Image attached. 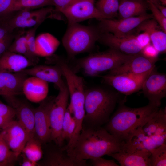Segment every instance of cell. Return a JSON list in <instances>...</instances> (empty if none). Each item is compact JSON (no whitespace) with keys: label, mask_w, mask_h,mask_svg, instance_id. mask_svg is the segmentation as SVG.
<instances>
[{"label":"cell","mask_w":166,"mask_h":166,"mask_svg":"<svg viewBox=\"0 0 166 166\" xmlns=\"http://www.w3.org/2000/svg\"><path fill=\"white\" fill-rule=\"evenodd\" d=\"M35 44L37 56L47 57L54 54L60 42L51 34L45 33L39 35L36 38Z\"/></svg>","instance_id":"obj_26"},{"label":"cell","mask_w":166,"mask_h":166,"mask_svg":"<svg viewBox=\"0 0 166 166\" xmlns=\"http://www.w3.org/2000/svg\"><path fill=\"white\" fill-rule=\"evenodd\" d=\"M0 134L10 149L18 157L29 140L24 128L18 121L13 120L0 129Z\"/></svg>","instance_id":"obj_15"},{"label":"cell","mask_w":166,"mask_h":166,"mask_svg":"<svg viewBox=\"0 0 166 166\" xmlns=\"http://www.w3.org/2000/svg\"><path fill=\"white\" fill-rule=\"evenodd\" d=\"M55 98L53 96L47 97L34 109L35 137L41 143L50 141L49 113Z\"/></svg>","instance_id":"obj_13"},{"label":"cell","mask_w":166,"mask_h":166,"mask_svg":"<svg viewBox=\"0 0 166 166\" xmlns=\"http://www.w3.org/2000/svg\"><path fill=\"white\" fill-rule=\"evenodd\" d=\"M118 99L117 94L102 88L96 87L85 90V114L83 125L101 126L107 123Z\"/></svg>","instance_id":"obj_3"},{"label":"cell","mask_w":166,"mask_h":166,"mask_svg":"<svg viewBox=\"0 0 166 166\" xmlns=\"http://www.w3.org/2000/svg\"><path fill=\"white\" fill-rule=\"evenodd\" d=\"M148 9L147 0H120L118 15L120 18L138 16L147 13Z\"/></svg>","instance_id":"obj_25"},{"label":"cell","mask_w":166,"mask_h":166,"mask_svg":"<svg viewBox=\"0 0 166 166\" xmlns=\"http://www.w3.org/2000/svg\"><path fill=\"white\" fill-rule=\"evenodd\" d=\"M121 143L105 128L83 125L75 143L65 150L76 161L82 162L118 152Z\"/></svg>","instance_id":"obj_1"},{"label":"cell","mask_w":166,"mask_h":166,"mask_svg":"<svg viewBox=\"0 0 166 166\" xmlns=\"http://www.w3.org/2000/svg\"><path fill=\"white\" fill-rule=\"evenodd\" d=\"M16 116L15 109L0 100V129L13 120Z\"/></svg>","instance_id":"obj_34"},{"label":"cell","mask_w":166,"mask_h":166,"mask_svg":"<svg viewBox=\"0 0 166 166\" xmlns=\"http://www.w3.org/2000/svg\"><path fill=\"white\" fill-rule=\"evenodd\" d=\"M41 144L35 137L30 139L26 142L21 153L31 160L37 163L43 156Z\"/></svg>","instance_id":"obj_28"},{"label":"cell","mask_w":166,"mask_h":166,"mask_svg":"<svg viewBox=\"0 0 166 166\" xmlns=\"http://www.w3.org/2000/svg\"><path fill=\"white\" fill-rule=\"evenodd\" d=\"M135 55L125 54L109 48L79 59L77 63L85 75L93 77L116 68L129 61Z\"/></svg>","instance_id":"obj_6"},{"label":"cell","mask_w":166,"mask_h":166,"mask_svg":"<svg viewBox=\"0 0 166 166\" xmlns=\"http://www.w3.org/2000/svg\"><path fill=\"white\" fill-rule=\"evenodd\" d=\"M148 2L149 9L152 12L153 18H154V19L157 22L162 30L166 33V17L162 14L154 4L149 1Z\"/></svg>","instance_id":"obj_35"},{"label":"cell","mask_w":166,"mask_h":166,"mask_svg":"<svg viewBox=\"0 0 166 166\" xmlns=\"http://www.w3.org/2000/svg\"><path fill=\"white\" fill-rule=\"evenodd\" d=\"M8 51L23 55L36 64L38 61V57L33 56L30 53L27 45L26 34L23 31H20L16 36Z\"/></svg>","instance_id":"obj_27"},{"label":"cell","mask_w":166,"mask_h":166,"mask_svg":"<svg viewBox=\"0 0 166 166\" xmlns=\"http://www.w3.org/2000/svg\"><path fill=\"white\" fill-rule=\"evenodd\" d=\"M154 68L141 74H109L102 77L106 83L120 93L129 95L141 89L145 80Z\"/></svg>","instance_id":"obj_12"},{"label":"cell","mask_w":166,"mask_h":166,"mask_svg":"<svg viewBox=\"0 0 166 166\" xmlns=\"http://www.w3.org/2000/svg\"><path fill=\"white\" fill-rule=\"evenodd\" d=\"M166 144V108H159L146 118L122 142L120 151L131 152L143 149L150 151Z\"/></svg>","instance_id":"obj_2"},{"label":"cell","mask_w":166,"mask_h":166,"mask_svg":"<svg viewBox=\"0 0 166 166\" xmlns=\"http://www.w3.org/2000/svg\"><path fill=\"white\" fill-rule=\"evenodd\" d=\"M158 60V58H148L141 53L137 54L128 61L109 71V74L112 75L142 74L155 67V64Z\"/></svg>","instance_id":"obj_17"},{"label":"cell","mask_w":166,"mask_h":166,"mask_svg":"<svg viewBox=\"0 0 166 166\" xmlns=\"http://www.w3.org/2000/svg\"><path fill=\"white\" fill-rule=\"evenodd\" d=\"M136 39L141 47L143 48L150 44L151 40L148 34L143 32L136 36Z\"/></svg>","instance_id":"obj_43"},{"label":"cell","mask_w":166,"mask_h":166,"mask_svg":"<svg viewBox=\"0 0 166 166\" xmlns=\"http://www.w3.org/2000/svg\"><path fill=\"white\" fill-rule=\"evenodd\" d=\"M22 160L21 165L22 166H36L38 165L37 162H34L29 159L22 153Z\"/></svg>","instance_id":"obj_44"},{"label":"cell","mask_w":166,"mask_h":166,"mask_svg":"<svg viewBox=\"0 0 166 166\" xmlns=\"http://www.w3.org/2000/svg\"><path fill=\"white\" fill-rule=\"evenodd\" d=\"M28 75L22 72L0 71V95L4 98L23 94L22 86Z\"/></svg>","instance_id":"obj_18"},{"label":"cell","mask_w":166,"mask_h":166,"mask_svg":"<svg viewBox=\"0 0 166 166\" xmlns=\"http://www.w3.org/2000/svg\"><path fill=\"white\" fill-rule=\"evenodd\" d=\"M48 83L35 77H27L23 83V94L32 102H40L47 97Z\"/></svg>","instance_id":"obj_20"},{"label":"cell","mask_w":166,"mask_h":166,"mask_svg":"<svg viewBox=\"0 0 166 166\" xmlns=\"http://www.w3.org/2000/svg\"><path fill=\"white\" fill-rule=\"evenodd\" d=\"M15 30L0 41V58L8 51L15 37L20 32H16Z\"/></svg>","instance_id":"obj_38"},{"label":"cell","mask_w":166,"mask_h":166,"mask_svg":"<svg viewBox=\"0 0 166 166\" xmlns=\"http://www.w3.org/2000/svg\"><path fill=\"white\" fill-rule=\"evenodd\" d=\"M76 126L75 119L67 107L62 125L61 137L63 141L66 140L68 143L70 141L75 129Z\"/></svg>","instance_id":"obj_31"},{"label":"cell","mask_w":166,"mask_h":166,"mask_svg":"<svg viewBox=\"0 0 166 166\" xmlns=\"http://www.w3.org/2000/svg\"><path fill=\"white\" fill-rule=\"evenodd\" d=\"M100 32L97 26L68 24L62 41L69 59L73 60L77 55L92 50Z\"/></svg>","instance_id":"obj_5"},{"label":"cell","mask_w":166,"mask_h":166,"mask_svg":"<svg viewBox=\"0 0 166 166\" xmlns=\"http://www.w3.org/2000/svg\"><path fill=\"white\" fill-rule=\"evenodd\" d=\"M154 18L145 20L136 28L137 32H146L149 35L152 45L159 53L165 52L166 33L160 30Z\"/></svg>","instance_id":"obj_21"},{"label":"cell","mask_w":166,"mask_h":166,"mask_svg":"<svg viewBox=\"0 0 166 166\" xmlns=\"http://www.w3.org/2000/svg\"><path fill=\"white\" fill-rule=\"evenodd\" d=\"M153 4L155 6L157 5L158 4H160L158 0H147Z\"/></svg>","instance_id":"obj_46"},{"label":"cell","mask_w":166,"mask_h":166,"mask_svg":"<svg viewBox=\"0 0 166 166\" xmlns=\"http://www.w3.org/2000/svg\"><path fill=\"white\" fill-rule=\"evenodd\" d=\"M42 164L48 166H86V160L78 162L68 153L62 147H57L47 153Z\"/></svg>","instance_id":"obj_24"},{"label":"cell","mask_w":166,"mask_h":166,"mask_svg":"<svg viewBox=\"0 0 166 166\" xmlns=\"http://www.w3.org/2000/svg\"><path fill=\"white\" fill-rule=\"evenodd\" d=\"M17 0H0V17L11 12L13 6Z\"/></svg>","instance_id":"obj_39"},{"label":"cell","mask_w":166,"mask_h":166,"mask_svg":"<svg viewBox=\"0 0 166 166\" xmlns=\"http://www.w3.org/2000/svg\"><path fill=\"white\" fill-rule=\"evenodd\" d=\"M91 160V164L94 166H118L113 160H107L99 157Z\"/></svg>","instance_id":"obj_41"},{"label":"cell","mask_w":166,"mask_h":166,"mask_svg":"<svg viewBox=\"0 0 166 166\" xmlns=\"http://www.w3.org/2000/svg\"><path fill=\"white\" fill-rule=\"evenodd\" d=\"M159 53L151 44L143 48L141 52V53L144 56L151 59L157 58Z\"/></svg>","instance_id":"obj_40"},{"label":"cell","mask_w":166,"mask_h":166,"mask_svg":"<svg viewBox=\"0 0 166 166\" xmlns=\"http://www.w3.org/2000/svg\"><path fill=\"white\" fill-rule=\"evenodd\" d=\"M150 152L151 166H166V144H163Z\"/></svg>","instance_id":"obj_33"},{"label":"cell","mask_w":166,"mask_h":166,"mask_svg":"<svg viewBox=\"0 0 166 166\" xmlns=\"http://www.w3.org/2000/svg\"><path fill=\"white\" fill-rule=\"evenodd\" d=\"M162 14L166 17V6H164L161 4H158L156 6Z\"/></svg>","instance_id":"obj_45"},{"label":"cell","mask_w":166,"mask_h":166,"mask_svg":"<svg viewBox=\"0 0 166 166\" xmlns=\"http://www.w3.org/2000/svg\"><path fill=\"white\" fill-rule=\"evenodd\" d=\"M54 6L55 7V10L57 12H59L63 9L67 7L77 0H53Z\"/></svg>","instance_id":"obj_42"},{"label":"cell","mask_w":166,"mask_h":166,"mask_svg":"<svg viewBox=\"0 0 166 166\" xmlns=\"http://www.w3.org/2000/svg\"><path fill=\"white\" fill-rule=\"evenodd\" d=\"M54 6L53 0H17L12 7L11 12L22 10H32L45 6Z\"/></svg>","instance_id":"obj_30"},{"label":"cell","mask_w":166,"mask_h":166,"mask_svg":"<svg viewBox=\"0 0 166 166\" xmlns=\"http://www.w3.org/2000/svg\"><path fill=\"white\" fill-rule=\"evenodd\" d=\"M60 13L66 17L68 24L78 23L91 18L98 20L106 18L96 7L95 0H77Z\"/></svg>","instance_id":"obj_9"},{"label":"cell","mask_w":166,"mask_h":166,"mask_svg":"<svg viewBox=\"0 0 166 166\" xmlns=\"http://www.w3.org/2000/svg\"><path fill=\"white\" fill-rule=\"evenodd\" d=\"M56 12L53 6L34 10L25 9L15 11L11 13L10 24L13 30L39 26L47 18L56 16L53 14Z\"/></svg>","instance_id":"obj_8"},{"label":"cell","mask_w":166,"mask_h":166,"mask_svg":"<svg viewBox=\"0 0 166 166\" xmlns=\"http://www.w3.org/2000/svg\"><path fill=\"white\" fill-rule=\"evenodd\" d=\"M155 68L145 80L141 89L149 102L159 107L161 99L166 96V76L155 71Z\"/></svg>","instance_id":"obj_14"},{"label":"cell","mask_w":166,"mask_h":166,"mask_svg":"<svg viewBox=\"0 0 166 166\" xmlns=\"http://www.w3.org/2000/svg\"><path fill=\"white\" fill-rule=\"evenodd\" d=\"M119 6V0H98L95 3L97 9L106 18H113L118 16Z\"/></svg>","instance_id":"obj_29"},{"label":"cell","mask_w":166,"mask_h":166,"mask_svg":"<svg viewBox=\"0 0 166 166\" xmlns=\"http://www.w3.org/2000/svg\"><path fill=\"white\" fill-rule=\"evenodd\" d=\"M11 13L0 17V41L14 30L11 28L10 24Z\"/></svg>","instance_id":"obj_37"},{"label":"cell","mask_w":166,"mask_h":166,"mask_svg":"<svg viewBox=\"0 0 166 166\" xmlns=\"http://www.w3.org/2000/svg\"><path fill=\"white\" fill-rule=\"evenodd\" d=\"M150 155V151L143 149L131 152L120 151L109 156L116 160L121 166H151Z\"/></svg>","instance_id":"obj_23"},{"label":"cell","mask_w":166,"mask_h":166,"mask_svg":"<svg viewBox=\"0 0 166 166\" xmlns=\"http://www.w3.org/2000/svg\"><path fill=\"white\" fill-rule=\"evenodd\" d=\"M5 98L10 105L15 109L18 121L26 131L29 140L35 137L34 109L27 103L19 100L16 96Z\"/></svg>","instance_id":"obj_16"},{"label":"cell","mask_w":166,"mask_h":166,"mask_svg":"<svg viewBox=\"0 0 166 166\" xmlns=\"http://www.w3.org/2000/svg\"><path fill=\"white\" fill-rule=\"evenodd\" d=\"M36 65L23 55L8 51L0 58V71L2 72H19Z\"/></svg>","instance_id":"obj_22"},{"label":"cell","mask_w":166,"mask_h":166,"mask_svg":"<svg viewBox=\"0 0 166 166\" xmlns=\"http://www.w3.org/2000/svg\"><path fill=\"white\" fill-rule=\"evenodd\" d=\"M58 89L59 93L55 97L49 113L50 141H53L56 145L62 147L64 142L61 137L62 125L68 106L69 94L65 84Z\"/></svg>","instance_id":"obj_7"},{"label":"cell","mask_w":166,"mask_h":166,"mask_svg":"<svg viewBox=\"0 0 166 166\" xmlns=\"http://www.w3.org/2000/svg\"><path fill=\"white\" fill-rule=\"evenodd\" d=\"M153 18L152 14L147 13L139 16L126 18L102 19L98 20L99 22L97 26L101 32L122 35L131 32L144 21Z\"/></svg>","instance_id":"obj_11"},{"label":"cell","mask_w":166,"mask_h":166,"mask_svg":"<svg viewBox=\"0 0 166 166\" xmlns=\"http://www.w3.org/2000/svg\"><path fill=\"white\" fill-rule=\"evenodd\" d=\"M18 157L10 149L0 134V166H13Z\"/></svg>","instance_id":"obj_32"},{"label":"cell","mask_w":166,"mask_h":166,"mask_svg":"<svg viewBox=\"0 0 166 166\" xmlns=\"http://www.w3.org/2000/svg\"><path fill=\"white\" fill-rule=\"evenodd\" d=\"M136 36L132 32L122 35L100 32L98 41L123 53L135 55L141 53L143 49L136 39Z\"/></svg>","instance_id":"obj_10"},{"label":"cell","mask_w":166,"mask_h":166,"mask_svg":"<svg viewBox=\"0 0 166 166\" xmlns=\"http://www.w3.org/2000/svg\"><path fill=\"white\" fill-rule=\"evenodd\" d=\"M160 3L164 6H166V0H158Z\"/></svg>","instance_id":"obj_47"},{"label":"cell","mask_w":166,"mask_h":166,"mask_svg":"<svg viewBox=\"0 0 166 166\" xmlns=\"http://www.w3.org/2000/svg\"><path fill=\"white\" fill-rule=\"evenodd\" d=\"M159 108L150 102L145 106L136 108L121 105L109 119L105 128L122 142L134 128Z\"/></svg>","instance_id":"obj_4"},{"label":"cell","mask_w":166,"mask_h":166,"mask_svg":"<svg viewBox=\"0 0 166 166\" xmlns=\"http://www.w3.org/2000/svg\"><path fill=\"white\" fill-rule=\"evenodd\" d=\"M39 26L32 27L26 32L27 43L29 51L33 56L38 57L36 54L35 34L36 30Z\"/></svg>","instance_id":"obj_36"},{"label":"cell","mask_w":166,"mask_h":166,"mask_svg":"<svg viewBox=\"0 0 166 166\" xmlns=\"http://www.w3.org/2000/svg\"></svg>","instance_id":"obj_48"},{"label":"cell","mask_w":166,"mask_h":166,"mask_svg":"<svg viewBox=\"0 0 166 166\" xmlns=\"http://www.w3.org/2000/svg\"><path fill=\"white\" fill-rule=\"evenodd\" d=\"M21 72L28 76L35 77L48 83H53L58 89L65 84L62 79L61 70L56 65H35Z\"/></svg>","instance_id":"obj_19"}]
</instances>
